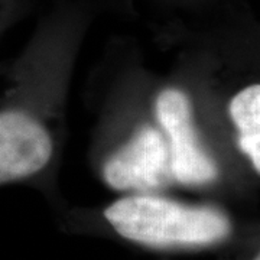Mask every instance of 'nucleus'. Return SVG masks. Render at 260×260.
Listing matches in <instances>:
<instances>
[{
  "label": "nucleus",
  "instance_id": "obj_1",
  "mask_svg": "<svg viewBox=\"0 0 260 260\" xmlns=\"http://www.w3.org/2000/svg\"><path fill=\"white\" fill-rule=\"evenodd\" d=\"M90 16L65 6L44 19L3 68L0 94V186L58 192L68 139V103Z\"/></svg>",
  "mask_w": 260,
  "mask_h": 260
},
{
  "label": "nucleus",
  "instance_id": "obj_2",
  "mask_svg": "<svg viewBox=\"0 0 260 260\" xmlns=\"http://www.w3.org/2000/svg\"><path fill=\"white\" fill-rule=\"evenodd\" d=\"M148 71L138 48L113 45L87 81L85 100L94 114L88 162L117 195L177 189L167 140L149 104Z\"/></svg>",
  "mask_w": 260,
  "mask_h": 260
},
{
  "label": "nucleus",
  "instance_id": "obj_3",
  "mask_svg": "<svg viewBox=\"0 0 260 260\" xmlns=\"http://www.w3.org/2000/svg\"><path fill=\"white\" fill-rule=\"evenodd\" d=\"M174 56L184 65L201 107L244 179L260 182V54L242 34L186 38Z\"/></svg>",
  "mask_w": 260,
  "mask_h": 260
},
{
  "label": "nucleus",
  "instance_id": "obj_4",
  "mask_svg": "<svg viewBox=\"0 0 260 260\" xmlns=\"http://www.w3.org/2000/svg\"><path fill=\"white\" fill-rule=\"evenodd\" d=\"M148 99L167 140L175 188L207 197L254 191L203 110L184 65L175 56L164 73L149 67Z\"/></svg>",
  "mask_w": 260,
  "mask_h": 260
},
{
  "label": "nucleus",
  "instance_id": "obj_5",
  "mask_svg": "<svg viewBox=\"0 0 260 260\" xmlns=\"http://www.w3.org/2000/svg\"><path fill=\"white\" fill-rule=\"evenodd\" d=\"M100 217L120 239L152 250H203L236 236L234 218L223 205L181 200L171 191L119 194Z\"/></svg>",
  "mask_w": 260,
  "mask_h": 260
},
{
  "label": "nucleus",
  "instance_id": "obj_6",
  "mask_svg": "<svg viewBox=\"0 0 260 260\" xmlns=\"http://www.w3.org/2000/svg\"><path fill=\"white\" fill-rule=\"evenodd\" d=\"M28 9V0H0V38Z\"/></svg>",
  "mask_w": 260,
  "mask_h": 260
}]
</instances>
